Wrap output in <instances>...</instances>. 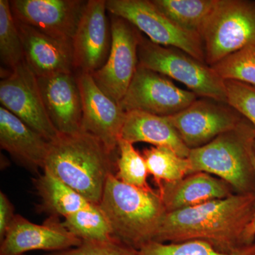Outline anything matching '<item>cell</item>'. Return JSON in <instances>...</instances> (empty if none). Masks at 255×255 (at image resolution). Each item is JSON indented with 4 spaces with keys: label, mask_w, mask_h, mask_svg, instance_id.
<instances>
[{
    "label": "cell",
    "mask_w": 255,
    "mask_h": 255,
    "mask_svg": "<svg viewBox=\"0 0 255 255\" xmlns=\"http://www.w3.org/2000/svg\"><path fill=\"white\" fill-rule=\"evenodd\" d=\"M255 209V193L233 194L222 199L166 214L155 241H201L225 253L243 247Z\"/></svg>",
    "instance_id": "1"
},
{
    "label": "cell",
    "mask_w": 255,
    "mask_h": 255,
    "mask_svg": "<svg viewBox=\"0 0 255 255\" xmlns=\"http://www.w3.org/2000/svg\"><path fill=\"white\" fill-rule=\"evenodd\" d=\"M113 152L88 132L60 133L50 142L47 170L87 201L99 205L107 178L114 174Z\"/></svg>",
    "instance_id": "2"
},
{
    "label": "cell",
    "mask_w": 255,
    "mask_h": 255,
    "mask_svg": "<svg viewBox=\"0 0 255 255\" xmlns=\"http://www.w3.org/2000/svg\"><path fill=\"white\" fill-rule=\"evenodd\" d=\"M99 206L110 223L114 238L137 251L155 241L167 214L158 191L128 185L115 174L107 178Z\"/></svg>",
    "instance_id": "3"
},
{
    "label": "cell",
    "mask_w": 255,
    "mask_h": 255,
    "mask_svg": "<svg viewBox=\"0 0 255 255\" xmlns=\"http://www.w3.org/2000/svg\"><path fill=\"white\" fill-rule=\"evenodd\" d=\"M255 128L244 117L233 130L189 151L191 174H211L229 184L236 194L255 193Z\"/></svg>",
    "instance_id": "4"
},
{
    "label": "cell",
    "mask_w": 255,
    "mask_h": 255,
    "mask_svg": "<svg viewBox=\"0 0 255 255\" xmlns=\"http://www.w3.org/2000/svg\"><path fill=\"white\" fill-rule=\"evenodd\" d=\"M137 55L139 65L184 84L198 97L228 103L225 80L206 62L182 50L160 46L143 36Z\"/></svg>",
    "instance_id": "5"
},
{
    "label": "cell",
    "mask_w": 255,
    "mask_h": 255,
    "mask_svg": "<svg viewBox=\"0 0 255 255\" xmlns=\"http://www.w3.org/2000/svg\"><path fill=\"white\" fill-rule=\"evenodd\" d=\"M200 36L206 63L211 67L255 46V1L217 0Z\"/></svg>",
    "instance_id": "6"
},
{
    "label": "cell",
    "mask_w": 255,
    "mask_h": 255,
    "mask_svg": "<svg viewBox=\"0 0 255 255\" xmlns=\"http://www.w3.org/2000/svg\"><path fill=\"white\" fill-rule=\"evenodd\" d=\"M110 14L127 20L151 41L160 46L173 47L205 61L204 46L199 35L178 27L162 14L152 0H106Z\"/></svg>",
    "instance_id": "7"
},
{
    "label": "cell",
    "mask_w": 255,
    "mask_h": 255,
    "mask_svg": "<svg viewBox=\"0 0 255 255\" xmlns=\"http://www.w3.org/2000/svg\"><path fill=\"white\" fill-rule=\"evenodd\" d=\"M112 45L105 65L92 74L97 86L120 105L138 67L141 32L127 20L112 15Z\"/></svg>",
    "instance_id": "8"
},
{
    "label": "cell",
    "mask_w": 255,
    "mask_h": 255,
    "mask_svg": "<svg viewBox=\"0 0 255 255\" xmlns=\"http://www.w3.org/2000/svg\"><path fill=\"white\" fill-rule=\"evenodd\" d=\"M0 102L48 141L59 135L47 113L38 78L26 61L10 70L0 82Z\"/></svg>",
    "instance_id": "9"
},
{
    "label": "cell",
    "mask_w": 255,
    "mask_h": 255,
    "mask_svg": "<svg viewBox=\"0 0 255 255\" xmlns=\"http://www.w3.org/2000/svg\"><path fill=\"white\" fill-rule=\"evenodd\" d=\"M197 97L176 86L167 77L138 65L120 106L126 112L140 111L171 117L185 110Z\"/></svg>",
    "instance_id": "10"
},
{
    "label": "cell",
    "mask_w": 255,
    "mask_h": 255,
    "mask_svg": "<svg viewBox=\"0 0 255 255\" xmlns=\"http://www.w3.org/2000/svg\"><path fill=\"white\" fill-rule=\"evenodd\" d=\"M167 117L189 150L209 143L221 134L237 127L244 119L228 103L204 97Z\"/></svg>",
    "instance_id": "11"
},
{
    "label": "cell",
    "mask_w": 255,
    "mask_h": 255,
    "mask_svg": "<svg viewBox=\"0 0 255 255\" xmlns=\"http://www.w3.org/2000/svg\"><path fill=\"white\" fill-rule=\"evenodd\" d=\"M82 102V130L97 137L111 152L118 150L127 112L97 86L92 75L79 73Z\"/></svg>",
    "instance_id": "12"
},
{
    "label": "cell",
    "mask_w": 255,
    "mask_h": 255,
    "mask_svg": "<svg viewBox=\"0 0 255 255\" xmlns=\"http://www.w3.org/2000/svg\"><path fill=\"white\" fill-rule=\"evenodd\" d=\"M106 0H89L82 11L72 46L74 69L92 75L105 65L111 50L112 34Z\"/></svg>",
    "instance_id": "13"
},
{
    "label": "cell",
    "mask_w": 255,
    "mask_h": 255,
    "mask_svg": "<svg viewBox=\"0 0 255 255\" xmlns=\"http://www.w3.org/2000/svg\"><path fill=\"white\" fill-rule=\"evenodd\" d=\"M82 242L64 227L60 218L50 216L38 225L16 214L0 242V255H24L33 251L55 253L80 246Z\"/></svg>",
    "instance_id": "14"
},
{
    "label": "cell",
    "mask_w": 255,
    "mask_h": 255,
    "mask_svg": "<svg viewBox=\"0 0 255 255\" xmlns=\"http://www.w3.org/2000/svg\"><path fill=\"white\" fill-rule=\"evenodd\" d=\"M15 19L50 37L72 42L87 1L81 0H12Z\"/></svg>",
    "instance_id": "15"
},
{
    "label": "cell",
    "mask_w": 255,
    "mask_h": 255,
    "mask_svg": "<svg viewBox=\"0 0 255 255\" xmlns=\"http://www.w3.org/2000/svg\"><path fill=\"white\" fill-rule=\"evenodd\" d=\"M38 81L47 113L57 130L63 134L82 131V102L77 76L55 74Z\"/></svg>",
    "instance_id": "16"
},
{
    "label": "cell",
    "mask_w": 255,
    "mask_h": 255,
    "mask_svg": "<svg viewBox=\"0 0 255 255\" xmlns=\"http://www.w3.org/2000/svg\"><path fill=\"white\" fill-rule=\"evenodd\" d=\"M16 22L22 41L25 61L37 78L73 73L72 42L56 39L31 26L16 20Z\"/></svg>",
    "instance_id": "17"
},
{
    "label": "cell",
    "mask_w": 255,
    "mask_h": 255,
    "mask_svg": "<svg viewBox=\"0 0 255 255\" xmlns=\"http://www.w3.org/2000/svg\"><path fill=\"white\" fill-rule=\"evenodd\" d=\"M50 142L14 114L0 107V147L32 173L44 169Z\"/></svg>",
    "instance_id": "18"
},
{
    "label": "cell",
    "mask_w": 255,
    "mask_h": 255,
    "mask_svg": "<svg viewBox=\"0 0 255 255\" xmlns=\"http://www.w3.org/2000/svg\"><path fill=\"white\" fill-rule=\"evenodd\" d=\"M158 192L167 213L225 199L233 194L225 181L205 172L189 174L177 182L164 183Z\"/></svg>",
    "instance_id": "19"
},
{
    "label": "cell",
    "mask_w": 255,
    "mask_h": 255,
    "mask_svg": "<svg viewBox=\"0 0 255 255\" xmlns=\"http://www.w3.org/2000/svg\"><path fill=\"white\" fill-rule=\"evenodd\" d=\"M122 138L132 144L143 142L168 147L183 157H188L190 151L168 117L140 111L127 112Z\"/></svg>",
    "instance_id": "20"
},
{
    "label": "cell",
    "mask_w": 255,
    "mask_h": 255,
    "mask_svg": "<svg viewBox=\"0 0 255 255\" xmlns=\"http://www.w3.org/2000/svg\"><path fill=\"white\" fill-rule=\"evenodd\" d=\"M33 184L40 199L37 209L48 217L64 219L92 204L47 170L33 178Z\"/></svg>",
    "instance_id": "21"
},
{
    "label": "cell",
    "mask_w": 255,
    "mask_h": 255,
    "mask_svg": "<svg viewBox=\"0 0 255 255\" xmlns=\"http://www.w3.org/2000/svg\"><path fill=\"white\" fill-rule=\"evenodd\" d=\"M152 1L178 27L199 36L217 3V0H152Z\"/></svg>",
    "instance_id": "22"
},
{
    "label": "cell",
    "mask_w": 255,
    "mask_h": 255,
    "mask_svg": "<svg viewBox=\"0 0 255 255\" xmlns=\"http://www.w3.org/2000/svg\"><path fill=\"white\" fill-rule=\"evenodd\" d=\"M147 172L159 189L164 183L177 182L191 174L187 157H181L168 147L153 146L142 152Z\"/></svg>",
    "instance_id": "23"
},
{
    "label": "cell",
    "mask_w": 255,
    "mask_h": 255,
    "mask_svg": "<svg viewBox=\"0 0 255 255\" xmlns=\"http://www.w3.org/2000/svg\"><path fill=\"white\" fill-rule=\"evenodd\" d=\"M63 225L82 241H109L115 238L108 220L97 204H91L64 218Z\"/></svg>",
    "instance_id": "24"
},
{
    "label": "cell",
    "mask_w": 255,
    "mask_h": 255,
    "mask_svg": "<svg viewBox=\"0 0 255 255\" xmlns=\"http://www.w3.org/2000/svg\"><path fill=\"white\" fill-rule=\"evenodd\" d=\"M0 59L10 70L25 61L22 41L8 0H0Z\"/></svg>",
    "instance_id": "25"
},
{
    "label": "cell",
    "mask_w": 255,
    "mask_h": 255,
    "mask_svg": "<svg viewBox=\"0 0 255 255\" xmlns=\"http://www.w3.org/2000/svg\"><path fill=\"white\" fill-rule=\"evenodd\" d=\"M139 255H255V243L232 253L219 251L209 243L189 241L181 243L151 241L138 250Z\"/></svg>",
    "instance_id": "26"
},
{
    "label": "cell",
    "mask_w": 255,
    "mask_h": 255,
    "mask_svg": "<svg viewBox=\"0 0 255 255\" xmlns=\"http://www.w3.org/2000/svg\"><path fill=\"white\" fill-rule=\"evenodd\" d=\"M118 169L116 177L128 185L142 189H152L147 182V172L145 159L131 142L121 138L119 142Z\"/></svg>",
    "instance_id": "27"
},
{
    "label": "cell",
    "mask_w": 255,
    "mask_h": 255,
    "mask_svg": "<svg viewBox=\"0 0 255 255\" xmlns=\"http://www.w3.org/2000/svg\"><path fill=\"white\" fill-rule=\"evenodd\" d=\"M211 67L223 80L255 87V46L246 47Z\"/></svg>",
    "instance_id": "28"
},
{
    "label": "cell",
    "mask_w": 255,
    "mask_h": 255,
    "mask_svg": "<svg viewBox=\"0 0 255 255\" xmlns=\"http://www.w3.org/2000/svg\"><path fill=\"white\" fill-rule=\"evenodd\" d=\"M45 255H139L138 251L113 238L109 241H82L81 245L66 251Z\"/></svg>",
    "instance_id": "29"
},
{
    "label": "cell",
    "mask_w": 255,
    "mask_h": 255,
    "mask_svg": "<svg viewBox=\"0 0 255 255\" xmlns=\"http://www.w3.org/2000/svg\"><path fill=\"white\" fill-rule=\"evenodd\" d=\"M228 104L248 119L255 129V87L233 80H225Z\"/></svg>",
    "instance_id": "30"
},
{
    "label": "cell",
    "mask_w": 255,
    "mask_h": 255,
    "mask_svg": "<svg viewBox=\"0 0 255 255\" xmlns=\"http://www.w3.org/2000/svg\"><path fill=\"white\" fill-rule=\"evenodd\" d=\"M14 211V206L9 198L3 191H0V242L4 239L16 216Z\"/></svg>",
    "instance_id": "31"
},
{
    "label": "cell",
    "mask_w": 255,
    "mask_h": 255,
    "mask_svg": "<svg viewBox=\"0 0 255 255\" xmlns=\"http://www.w3.org/2000/svg\"><path fill=\"white\" fill-rule=\"evenodd\" d=\"M253 164L255 169V155L253 156ZM245 243L246 246H250V245L253 244L255 243V209L254 214H253V219H252L251 222L248 225L247 228L246 233H245Z\"/></svg>",
    "instance_id": "32"
},
{
    "label": "cell",
    "mask_w": 255,
    "mask_h": 255,
    "mask_svg": "<svg viewBox=\"0 0 255 255\" xmlns=\"http://www.w3.org/2000/svg\"><path fill=\"white\" fill-rule=\"evenodd\" d=\"M254 152H255V143H254Z\"/></svg>",
    "instance_id": "33"
},
{
    "label": "cell",
    "mask_w": 255,
    "mask_h": 255,
    "mask_svg": "<svg viewBox=\"0 0 255 255\" xmlns=\"http://www.w3.org/2000/svg\"></svg>",
    "instance_id": "34"
}]
</instances>
